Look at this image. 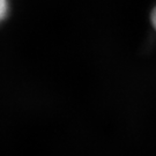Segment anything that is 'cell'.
<instances>
[{"mask_svg":"<svg viewBox=\"0 0 156 156\" xmlns=\"http://www.w3.org/2000/svg\"><path fill=\"white\" fill-rule=\"evenodd\" d=\"M9 11V0H0V23L6 19Z\"/></svg>","mask_w":156,"mask_h":156,"instance_id":"1","label":"cell"},{"mask_svg":"<svg viewBox=\"0 0 156 156\" xmlns=\"http://www.w3.org/2000/svg\"><path fill=\"white\" fill-rule=\"evenodd\" d=\"M151 23L154 26V28L156 29V7L154 8V11L151 13Z\"/></svg>","mask_w":156,"mask_h":156,"instance_id":"2","label":"cell"}]
</instances>
